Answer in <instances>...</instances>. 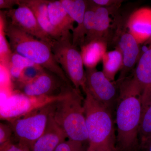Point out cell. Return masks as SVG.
<instances>
[{"mask_svg":"<svg viewBox=\"0 0 151 151\" xmlns=\"http://www.w3.org/2000/svg\"><path fill=\"white\" fill-rule=\"evenodd\" d=\"M12 93V92L0 89V106L4 103L5 101Z\"/></svg>","mask_w":151,"mask_h":151,"instance_id":"31","label":"cell"},{"mask_svg":"<svg viewBox=\"0 0 151 151\" xmlns=\"http://www.w3.org/2000/svg\"><path fill=\"white\" fill-rule=\"evenodd\" d=\"M128 19L121 18L117 23L111 45H114L122 52L123 65L116 82L119 83L128 77L140 56L139 43L129 31L127 27Z\"/></svg>","mask_w":151,"mask_h":151,"instance_id":"8","label":"cell"},{"mask_svg":"<svg viewBox=\"0 0 151 151\" xmlns=\"http://www.w3.org/2000/svg\"><path fill=\"white\" fill-rule=\"evenodd\" d=\"M95 6L94 28L90 37L83 45L93 41L101 40L106 42L108 46L112 43L116 28L115 20L112 21L110 16L116 14L106 8Z\"/></svg>","mask_w":151,"mask_h":151,"instance_id":"12","label":"cell"},{"mask_svg":"<svg viewBox=\"0 0 151 151\" xmlns=\"http://www.w3.org/2000/svg\"><path fill=\"white\" fill-rule=\"evenodd\" d=\"M5 34L13 52L24 57L72 86L55 59L50 44L30 35L9 22L5 25Z\"/></svg>","mask_w":151,"mask_h":151,"instance_id":"2","label":"cell"},{"mask_svg":"<svg viewBox=\"0 0 151 151\" xmlns=\"http://www.w3.org/2000/svg\"><path fill=\"white\" fill-rule=\"evenodd\" d=\"M86 89L94 99L111 111L117 102L119 94V85L110 81L102 71L96 68L85 69Z\"/></svg>","mask_w":151,"mask_h":151,"instance_id":"10","label":"cell"},{"mask_svg":"<svg viewBox=\"0 0 151 151\" xmlns=\"http://www.w3.org/2000/svg\"><path fill=\"white\" fill-rule=\"evenodd\" d=\"M139 137L142 147L151 141V87L143 89Z\"/></svg>","mask_w":151,"mask_h":151,"instance_id":"17","label":"cell"},{"mask_svg":"<svg viewBox=\"0 0 151 151\" xmlns=\"http://www.w3.org/2000/svg\"><path fill=\"white\" fill-rule=\"evenodd\" d=\"M56 101L6 122L12 129L13 139L16 143L31 150L33 144L45 130Z\"/></svg>","mask_w":151,"mask_h":151,"instance_id":"5","label":"cell"},{"mask_svg":"<svg viewBox=\"0 0 151 151\" xmlns=\"http://www.w3.org/2000/svg\"><path fill=\"white\" fill-rule=\"evenodd\" d=\"M67 139L66 135L56 124L51 114L45 130L33 144L31 151H54L60 143Z\"/></svg>","mask_w":151,"mask_h":151,"instance_id":"15","label":"cell"},{"mask_svg":"<svg viewBox=\"0 0 151 151\" xmlns=\"http://www.w3.org/2000/svg\"><path fill=\"white\" fill-rule=\"evenodd\" d=\"M14 91L30 97H59L73 88L55 74L45 70L35 78L13 85Z\"/></svg>","mask_w":151,"mask_h":151,"instance_id":"7","label":"cell"},{"mask_svg":"<svg viewBox=\"0 0 151 151\" xmlns=\"http://www.w3.org/2000/svg\"><path fill=\"white\" fill-rule=\"evenodd\" d=\"M83 99L88 150L115 151V137L111 111L95 100L86 89Z\"/></svg>","mask_w":151,"mask_h":151,"instance_id":"3","label":"cell"},{"mask_svg":"<svg viewBox=\"0 0 151 151\" xmlns=\"http://www.w3.org/2000/svg\"><path fill=\"white\" fill-rule=\"evenodd\" d=\"M143 148L145 149V151H151V141L143 147Z\"/></svg>","mask_w":151,"mask_h":151,"instance_id":"33","label":"cell"},{"mask_svg":"<svg viewBox=\"0 0 151 151\" xmlns=\"http://www.w3.org/2000/svg\"><path fill=\"white\" fill-rule=\"evenodd\" d=\"M12 53L5 34L0 35V64L6 69Z\"/></svg>","mask_w":151,"mask_h":151,"instance_id":"23","label":"cell"},{"mask_svg":"<svg viewBox=\"0 0 151 151\" xmlns=\"http://www.w3.org/2000/svg\"><path fill=\"white\" fill-rule=\"evenodd\" d=\"M108 47V44L101 40L93 41L81 47L80 52L85 68H96L102 61Z\"/></svg>","mask_w":151,"mask_h":151,"instance_id":"18","label":"cell"},{"mask_svg":"<svg viewBox=\"0 0 151 151\" xmlns=\"http://www.w3.org/2000/svg\"><path fill=\"white\" fill-rule=\"evenodd\" d=\"M52 50L55 60L64 71L74 88L81 94L86 89L85 70L80 52L73 46L72 38L54 40Z\"/></svg>","mask_w":151,"mask_h":151,"instance_id":"6","label":"cell"},{"mask_svg":"<svg viewBox=\"0 0 151 151\" xmlns=\"http://www.w3.org/2000/svg\"><path fill=\"white\" fill-rule=\"evenodd\" d=\"M92 4L97 6L109 9L113 12L117 13L124 1L121 0H92Z\"/></svg>","mask_w":151,"mask_h":151,"instance_id":"26","label":"cell"},{"mask_svg":"<svg viewBox=\"0 0 151 151\" xmlns=\"http://www.w3.org/2000/svg\"><path fill=\"white\" fill-rule=\"evenodd\" d=\"M6 15L10 23L30 35L51 45L52 39L39 24L34 14L27 6L18 3L17 7L8 10Z\"/></svg>","mask_w":151,"mask_h":151,"instance_id":"11","label":"cell"},{"mask_svg":"<svg viewBox=\"0 0 151 151\" xmlns=\"http://www.w3.org/2000/svg\"><path fill=\"white\" fill-rule=\"evenodd\" d=\"M6 24L2 14L0 12V35L5 33Z\"/></svg>","mask_w":151,"mask_h":151,"instance_id":"32","label":"cell"},{"mask_svg":"<svg viewBox=\"0 0 151 151\" xmlns=\"http://www.w3.org/2000/svg\"><path fill=\"white\" fill-rule=\"evenodd\" d=\"M0 151H31L27 148L22 147L13 140L0 145Z\"/></svg>","mask_w":151,"mask_h":151,"instance_id":"29","label":"cell"},{"mask_svg":"<svg viewBox=\"0 0 151 151\" xmlns=\"http://www.w3.org/2000/svg\"><path fill=\"white\" fill-rule=\"evenodd\" d=\"M60 1L69 16L77 24L72 32V44L76 47L81 48L84 45L85 37L84 21L86 1L60 0Z\"/></svg>","mask_w":151,"mask_h":151,"instance_id":"13","label":"cell"},{"mask_svg":"<svg viewBox=\"0 0 151 151\" xmlns=\"http://www.w3.org/2000/svg\"><path fill=\"white\" fill-rule=\"evenodd\" d=\"M45 70H46L36 64L25 68L23 70L20 78L18 81L13 83L12 84V86L14 84H17V83H22V82L29 81L33 78H35L36 76L39 75Z\"/></svg>","mask_w":151,"mask_h":151,"instance_id":"24","label":"cell"},{"mask_svg":"<svg viewBox=\"0 0 151 151\" xmlns=\"http://www.w3.org/2000/svg\"><path fill=\"white\" fill-rule=\"evenodd\" d=\"M84 144L67 139L60 143L54 151H85Z\"/></svg>","mask_w":151,"mask_h":151,"instance_id":"25","label":"cell"},{"mask_svg":"<svg viewBox=\"0 0 151 151\" xmlns=\"http://www.w3.org/2000/svg\"><path fill=\"white\" fill-rule=\"evenodd\" d=\"M149 41L150 45L140 56L133 76L142 90L151 87V39Z\"/></svg>","mask_w":151,"mask_h":151,"instance_id":"19","label":"cell"},{"mask_svg":"<svg viewBox=\"0 0 151 151\" xmlns=\"http://www.w3.org/2000/svg\"><path fill=\"white\" fill-rule=\"evenodd\" d=\"M62 97H30L13 91L0 106V121L7 122L19 118Z\"/></svg>","mask_w":151,"mask_h":151,"instance_id":"9","label":"cell"},{"mask_svg":"<svg viewBox=\"0 0 151 151\" xmlns=\"http://www.w3.org/2000/svg\"><path fill=\"white\" fill-rule=\"evenodd\" d=\"M87 151H97V150H87Z\"/></svg>","mask_w":151,"mask_h":151,"instance_id":"34","label":"cell"},{"mask_svg":"<svg viewBox=\"0 0 151 151\" xmlns=\"http://www.w3.org/2000/svg\"><path fill=\"white\" fill-rule=\"evenodd\" d=\"M13 133L8 123L0 122V145L12 140Z\"/></svg>","mask_w":151,"mask_h":151,"instance_id":"28","label":"cell"},{"mask_svg":"<svg viewBox=\"0 0 151 151\" xmlns=\"http://www.w3.org/2000/svg\"><path fill=\"white\" fill-rule=\"evenodd\" d=\"M127 27L139 43L142 41L151 39V19H142L139 12L128 18Z\"/></svg>","mask_w":151,"mask_h":151,"instance_id":"20","label":"cell"},{"mask_svg":"<svg viewBox=\"0 0 151 151\" xmlns=\"http://www.w3.org/2000/svg\"><path fill=\"white\" fill-rule=\"evenodd\" d=\"M18 2L31 10L41 27L52 39L58 40L64 38L50 23L47 12V0H18Z\"/></svg>","mask_w":151,"mask_h":151,"instance_id":"16","label":"cell"},{"mask_svg":"<svg viewBox=\"0 0 151 151\" xmlns=\"http://www.w3.org/2000/svg\"><path fill=\"white\" fill-rule=\"evenodd\" d=\"M13 86L8 72L5 68L0 64V89L12 92Z\"/></svg>","mask_w":151,"mask_h":151,"instance_id":"27","label":"cell"},{"mask_svg":"<svg viewBox=\"0 0 151 151\" xmlns=\"http://www.w3.org/2000/svg\"><path fill=\"white\" fill-rule=\"evenodd\" d=\"M116 124L117 142L124 151H132L138 145L143 90L134 78L128 77L117 83Z\"/></svg>","mask_w":151,"mask_h":151,"instance_id":"1","label":"cell"},{"mask_svg":"<svg viewBox=\"0 0 151 151\" xmlns=\"http://www.w3.org/2000/svg\"><path fill=\"white\" fill-rule=\"evenodd\" d=\"M103 71L104 75L109 80L114 81L115 76L120 71L123 65V56L118 48L107 51L102 60Z\"/></svg>","mask_w":151,"mask_h":151,"instance_id":"21","label":"cell"},{"mask_svg":"<svg viewBox=\"0 0 151 151\" xmlns=\"http://www.w3.org/2000/svg\"><path fill=\"white\" fill-rule=\"evenodd\" d=\"M83 99L74 88L55 102L52 116L67 139L84 143L88 142Z\"/></svg>","mask_w":151,"mask_h":151,"instance_id":"4","label":"cell"},{"mask_svg":"<svg viewBox=\"0 0 151 151\" xmlns=\"http://www.w3.org/2000/svg\"><path fill=\"white\" fill-rule=\"evenodd\" d=\"M18 0H0V12L3 9H13L15 6L18 5Z\"/></svg>","mask_w":151,"mask_h":151,"instance_id":"30","label":"cell"},{"mask_svg":"<svg viewBox=\"0 0 151 151\" xmlns=\"http://www.w3.org/2000/svg\"><path fill=\"white\" fill-rule=\"evenodd\" d=\"M35 64L24 57L13 52L7 68L12 84L18 81L24 68Z\"/></svg>","mask_w":151,"mask_h":151,"instance_id":"22","label":"cell"},{"mask_svg":"<svg viewBox=\"0 0 151 151\" xmlns=\"http://www.w3.org/2000/svg\"><path fill=\"white\" fill-rule=\"evenodd\" d=\"M47 12L52 25L63 38H72L74 22L68 14L60 0H47Z\"/></svg>","mask_w":151,"mask_h":151,"instance_id":"14","label":"cell"}]
</instances>
